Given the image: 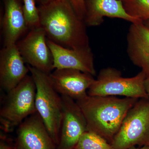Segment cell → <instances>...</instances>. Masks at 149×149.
Masks as SVG:
<instances>
[{
  "instance_id": "cell-14",
  "label": "cell",
  "mask_w": 149,
  "mask_h": 149,
  "mask_svg": "<svg viewBox=\"0 0 149 149\" xmlns=\"http://www.w3.org/2000/svg\"><path fill=\"white\" fill-rule=\"evenodd\" d=\"M85 5L84 21L88 27L100 26L104 17L121 19L131 23L142 22L127 13L121 0H85Z\"/></svg>"
},
{
  "instance_id": "cell-17",
  "label": "cell",
  "mask_w": 149,
  "mask_h": 149,
  "mask_svg": "<svg viewBox=\"0 0 149 149\" xmlns=\"http://www.w3.org/2000/svg\"><path fill=\"white\" fill-rule=\"evenodd\" d=\"M125 10L140 21L149 20V0H122Z\"/></svg>"
},
{
  "instance_id": "cell-7",
  "label": "cell",
  "mask_w": 149,
  "mask_h": 149,
  "mask_svg": "<svg viewBox=\"0 0 149 149\" xmlns=\"http://www.w3.org/2000/svg\"><path fill=\"white\" fill-rule=\"evenodd\" d=\"M16 45L25 63L29 66L47 74L54 70L52 54L42 28L30 29Z\"/></svg>"
},
{
  "instance_id": "cell-23",
  "label": "cell",
  "mask_w": 149,
  "mask_h": 149,
  "mask_svg": "<svg viewBox=\"0 0 149 149\" xmlns=\"http://www.w3.org/2000/svg\"><path fill=\"white\" fill-rule=\"evenodd\" d=\"M128 149H149V146H143L141 148H137L135 146L131 147Z\"/></svg>"
},
{
  "instance_id": "cell-4",
  "label": "cell",
  "mask_w": 149,
  "mask_h": 149,
  "mask_svg": "<svg viewBox=\"0 0 149 149\" xmlns=\"http://www.w3.org/2000/svg\"><path fill=\"white\" fill-rule=\"evenodd\" d=\"M36 95V85L31 75H27L7 92L0 111L2 130L6 133L11 132L27 118L37 112Z\"/></svg>"
},
{
  "instance_id": "cell-1",
  "label": "cell",
  "mask_w": 149,
  "mask_h": 149,
  "mask_svg": "<svg viewBox=\"0 0 149 149\" xmlns=\"http://www.w3.org/2000/svg\"><path fill=\"white\" fill-rule=\"evenodd\" d=\"M38 8L40 27L48 40L68 49L91 47L87 25L68 0H53Z\"/></svg>"
},
{
  "instance_id": "cell-24",
  "label": "cell",
  "mask_w": 149,
  "mask_h": 149,
  "mask_svg": "<svg viewBox=\"0 0 149 149\" xmlns=\"http://www.w3.org/2000/svg\"><path fill=\"white\" fill-rule=\"evenodd\" d=\"M144 24L149 28V20H146V21L143 22Z\"/></svg>"
},
{
  "instance_id": "cell-6",
  "label": "cell",
  "mask_w": 149,
  "mask_h": 149,
  "mask_svg": "<svg viewBox=\"0 0 149 149\" xmlns=\"http://www.w3.org/2000/svg\"><path fill=\"white\" fill-rule=\"evenodd\" d=\"M111 144L114 149L149 146V98L139 99L128 111Z\"/></svg>"
},
{
  "instance_id": "cell-15",
  "label": "cell",
  "mask_w": 149,
  "mask_h": 149,
  "mask_svg": "<svg viewBox=\"0 0 149 149\" xmlns=\"http://www.w3.org/2000/svg\"><path fill=\"white\" fill-rule=\"evenodd\" d=\"M22 0H3L4 12L2 29L4 47L16 44L27 30Z\"/></svg>"
},
{
  "instance_id": "cell-11",
  "label": "cell",
  "mask_w": 149,
  "mask_h": 149,
  "mask_svg": "<svg viewBox=\"0 0 149 149\" xmlns=\"http://www.w3.org/2000/svg\"><path fill=\"white\" fill-rule=\"evenodd\" d=\"M47 44L53 57L54 70L76 69L96 76L94 55L91 47L68 49L48 39Z\"/></svg>"
},
{
  "instance_id": "cell-8",
  "label": "cell",
  "mask_w": 149,
  "mask_h": 149,
  "mask_svg": "<svg viewBox=\"0 0 149 149\" xmlns=\"http://www.w3.org/2000/svg\"><path fill=\"white\" fill-rule=\"evenodd\" d=\"M61 97L63 115L57 149H74L83 133L88 131L87 122L75 101L65 96Z\"/></svg>"
},
{
  "instance_id": "cell-26",
  "label": "cell",
  "mask_w": 149,
  "mask_h": 149,
  "mask_svg": "<svg viewBox=\"0 0 149 149\" xmlns=\"http://www.w3.org/2000/svg\"><path fill=\"white\" fill-rule=\"evenodd\" d=\"M121 1H122V0H121Z\"/></svg>"
},
{
  "instance_id": "cell-9",
  "label": "cell",
  "mask_w": 149,
  "mask_h": 149,
  "mask_svg": "<svg viewBox=\"0 0 149 149\" xmlns=\"http://www.w3.org/2000/svg\"><path fill=\"white\" fill-rule=\"evenodd\" d=\"M56 145L37 112L17 127L16 149H55Z\"/></svg>"
},
{
  "instance_id": "cell-25",
  "label": "cell",
  "mask_w": 149,
  "mask_h": 149,
  "mask_svg": "<svg viewBox=\"0 0 149 149\" xmlns=\"http://www.w3.org/2000/svg\"><path fill=\"white\" fill-rule=\"evenodd\" d=\"M16 149V148H15L14 149Z\"/></svg>"
},
{
  "instance_id": "cell-16",
  "label": "cell",
  "mask_w": 149,
  "mask_h": 149,
  "mask_svg": "<svg viewBox=\"0 0 149 149\" xmlns=\"http://www.w3.org/2000/svg\"><path fill=\"white\" fill-rule=\"evenodd\" d=\"M74 149H114L103 137L87 131L83 133Z\"/></svg>"
},
{
  "instance_id": "cell-5",
  "label": "cell",
  "mask_w": 149,
  "mask_h": 149,
  "mask_svg": "<svg viewBox=\"0 0 149 149\" xmlns=\"http://www.w3.org/2000/svg\"><path fill=\"white\" fill-rule=\"evenodd\" d=\"M146 80L142 71L133 77H124L120 70L107 67L101 70L87 93L90 96L149 98L145 88Z\"/></svg>"
},
{
  "instance_id": "cell-21",
  "label": "cell",
  "mask_w": 149,
  "mask_h": 149,
  "mask_svg": "<svg viewBox=\"0 0 149 149\" xmlns=\"http://www.w3.org/2000/svg\"><path fill=\"white\" fill-rule=\"evenodd\" d=\"M52 1L53 0H36V1L39 3L40 5H42L46 4Z\"/></svg>"
},
{
  "instance_id": "cell-3",
  "label": "cell",
  "mask_w": 149,
  "mask_h": 149,
  "mask_svg": "<svg viewBox=\"0 0 149 149\" xmlns=\"http://www.w3.org/2000/svg\"><path fill=\"white\" fill-rule=\"evenodd\" d=\"M28 67L36 85L35 105L37 112L57 145L63 115L61 96L54 88L49 74L29 65Z\"/></svg>"
},
{
  "instance_id": "cell-19",
  "label": "cell",
  "mask_w": 149,
  "mask_h": 149,
  "mask_svg": "<svg viewBox=\"0 0 149 149\" xmlns=\"http://www.w3.org/2000/svg\"><path fill=\"white\" fill-rule=\"evenodd\" d=\"M76 14L81 19L84 20L86 14L85 0H68Z\"/></svg>"
},
{
  "instance_id": "cell-10",
  "label": "cell",
  "mask_w": 149,
  "mask_h": 149,
  "mask_svg": "<svg viewBox=\"0 0 149 149\" xmlns=\"http://www.w3.org/2000/svg\"><path fill=\"white\" fill-rule=\"evenodd\" d=\"M49 76L61 95L69 97L75 101L88 95V90L95 80L92 74L70 68L55 69Z\"/></svg>"
},
{
  "instance_id": "cell-20",
  "label": "cell",
  "mask_w": 149,
  "mask_h": 149,
  "mask_svg": "<svg viewBox=\"0 0 149 149\" xmlns=\"http://www.w3.org/2000/svg\"><path fill=\"white\" fill-rule=\"evenodd\" d=\"M15 147H13L8 144L5 141H3V139H1L0 143V149H13Z\"/></svg>"
},
{
  "instance_id": "cell-13",
  "label": "cell",
  "mask_w": 149,
  "mask_h": 149,
  "mask_svg": "<svg viewBox=\"0 0 149 149\" xmlns=\"http://www.w3.org/2000/svg\"><path fill=\"white\" fill-rule=\"evenodd\" d=\"M127 53L149 79V28L143 22L131 23L127 33Z\"/></svg>"
},
{
  "instance_id": "cell-2",
  "label": "cell",
  "mask_w": 149,
  "mask_h": 149,
  "mask_svg": "<svg viewBox=\"0 0 149 149\" xmlns=\"http://www.w3.org/2000/svg\"><path fill=\"white\" fill-rule=\"evenodd\" d=\"M139 99L90 96L76 101L87 122V130L111 143L127 113Z\"/></svg>"
},
{
  "instance_id": "cell-22",
  "label": "cell",
  "mask_w": 149,
  "mask_h": 149,
  "mask_svg": "<svg viewBox=\"0 0 149 149\" xmlns=\"http://www.w3.org/2000/svg\"><path fill=\"white\" fill-rule=\"evenodd\" d=\"M145 85L146 91L149 96V79H146L145 80Z\"/></svg>"
},
{
  "instance_id": "cell-18",
  "label": "cell",
  "mask_w": 149,
  "mask_h": 149,
  "mask_svg": "<svg viewBox=\"0 0 149 149\" xmlns=\"http://www.w3.org/2000/svg\"><path fill=\"white\" fill-rule=\"evenodd\" d=\"M22 10L28 29L30 30L40 27V17L39 8L36 6V0H22Z\"/></svg>"
},
{
  "instance_id": "cell-12",
  "label": "cell",
  "mask_w": 149,
  "mask_h": 149,
  "mask_svg": "<svg viewBox=\"0 0 149 149\" xmlns=\"http://www.w3.org/2000/svg\"><path fill=\"white\" fill-rule=\"evenodd\" d=\"M30 72L16 44L4 47L0 52V86L6 92L12 90Z\"/></svg>"
}]
</instances>
